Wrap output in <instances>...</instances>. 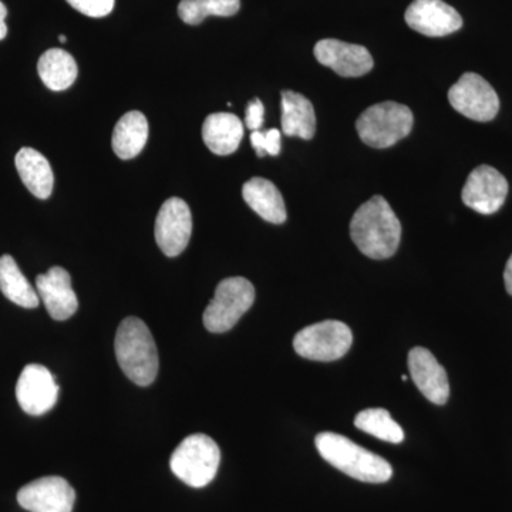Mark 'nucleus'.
<instances>
[{"label": "nucleus", "instance_id": "f257e3e1", "mask_svg": "<svg viewBox=\"0 0 512 512\" xmlns=\"http://www.w3.org/2000/svg\"><path fill=\"white\" fill-rule=\"evenodd\" d=\"M350 237L359 251L369 258L382 261L396 254L402 238V224L389 202L375 195L353 215Z\"/></svg>", "mask_w": 512, "mask_h": 512}, {"label": "nucleus", "instance_id": "f03ea898", "mask_svg": "<svg viewBox=\"0 0 512 512\" xmlns=\"http://www.w3.org/2000/svg\"><path fill=\"white\" fill-rule=\"evenodd\" d=\"M114 349L121 370L131 382L147 387L156 380L160 359L153 335L143 320L134 316L124 319L117 329Z\"/></svg>", "mask_w": 512, "mask_h": 512}, {"label": "nucleus", "instance_id": "7ed1b4c3", "mask_svg": "<svg viewBox=\"0 0 512 512\" xmlns=\"http://www.w3.org/2000/svg\"><path fill=\"white\" fill-rule=\"evenodd\" d=\"M320 456L342 473L363 483L382 484L393 476V468L384 458L366 448L357 446L340 434H318L315 440Z\"/></svg>", "mask_w": 512, "mask_h": 512}, {"label": "nucleus", "instance_id": "20e7f679", "mask_svg": "<svg viewBox=\"0 0 512 512\" xmlns=\"http://www.w3.org/2000/svg\"><path fill=\"white\" fill-rule=\"evenodd\" d=\"M412 110L404 104L383 101L360 114L356 130L360 140L373 148H389L413 130Z\"/></svg>", "mask_w": 512, "mask_h": 512}, {"label": "nucleus", "instance_id": "39448f33", "mask_svg": "<svg viewBox=\"0 0 512 512\" xmlns=\"http://www.w3.org/2000/svg\"><path fill=\"white\" fill-rule=\"evenodd\" d=\"M220 461V447L210 436L192 434L175 448L170 467L183 483L202 488L217 476Z\"/></svg>", "mask_w": 512, "mask_h": 512}, {"label": "nucleus", "instance_id": "423d86ee", "mask_svg": "<svg viewBox=\"0 0 512 512\" xmlns=\"http://www.w3.org/2000/svg\"><path fill=\"white\" fill-rule=\"evenodd\" d=\"M254 301L255 288L248 279L241 276L224 279L202 315L205 328L211 333L228 332L251 309Z\"/></svg>", "mask_w": 512, "mask_h": 512}, {"label": "nucleus", "instance_id": "0eeeda50", "mask_svg": "<svg viewBox=\"0 0 512 512\" xmlns=\"http://www.w3.org/2000/svg\"><path fill=\"white\" fill-rule=\"evenodd\" d=\"M352 330L339 320H325L302 329L293 339L299 356L315 362H333L352 348Z\"/></svg>", "mask_w": 512, "mask_h": 512}, {"label": "nucleus", "instance_id": "6e6552de", "mask_svg": "<svg viewBox=\"0 0 512 512\" xmlns=\"http://www.w3.org/2000/svg\"><path fill=\"white\" fill-rule=\"evenodd\" d=\"M448 101L458 113L480 123L494 120L500 110L493 86L476 73L463 74L448 90Z\"/></svg>", "mask_w": 512, "mask_h": 512}, {"label": "nucleus", "instance_id": "1a4fd4ad", "mask_svg": "<svg viewBox=\"0 0 512 512\" xmlns=\"http://www.w3.org/2000/svg\"><path fill=\"white\" fill-rule=\"evenodd\" d=\"M508 183L503 174L490 165H480L468 175L461 198L468 208L483 215H493L503 207Z\"/></svg>", "mask_w": 512, "mask_h": 512}, {"label": "nucleus", "instance_id": "9d476101", "mask_svg": "<svg viewBox=\"0 0 512 512\" xmlns=\"http://www.w3.org/2000/svg\"><path fill=\"white\" fill-rule=\"evenodd\" d=\"M192 234V215L187 202L170 198L158 211L156 241L165 255L174 258L183 254Z\"/></svg>", "mask_w": 512, "mask_h": 512}, {"label": "nucleus", "instance_id": "9b49d317", "mask_svg": "<svg viewBox=\"0 0 512 512\" xmlns=\"http://www.w3.org/2000/svg\"><path fill=\"white\" fill-rule=\"evenodd\" d=\"M59 386L45 366L28 365L20 373L16 384V399L23 412L42 416L56 406Z\"/></svg>", "mask_w": 512, "mask_h": 512}, {"label": "nucleus", "instance_id": "f8f14e48", "mask_svg": "<svg viewBox=\"0 0 512 512\" xmlns=\"http://www.w3.org/2000/svg\"><path fill=\"white\" fill-rule=\"evenodd\" d=\"M76 491L62 477H42L20 488L18 503L29 512H72Z\"/></svg>", "mask_w": 512, "mask_h": 512}, {"label": "nucleus", "instance_id": "ddd939ff", "mask_svg": "<svg viewBox=\"0 0 512 512\" xmlns=\"http://www.w3.org/2000/svg\"><path fill=\"white\" fill-rule=\"evenodd\" d=\"M404 18L410 28L429 37L451 35L463 26L460 13L443 0H414Z\"/></svg>", "mask_w": 512, "mask_h": 512}, {"label": "nucleus", "instance_id": "4468645a", "mask_svg": "<svg viewBox=\"0 0 512 512\" xmlns=\"http://www.w3.org/2000/svg\"><path fill=\"white\" fill-rule=\"evenodd\" d=\"M316 60L330 67L342 77L365 76L375 66L373 57L366 47L352 45L336 39H323L316 43Z\"/></svg>", "mask_w": 512, "mask_h": 512}, {"label": "nucleus", "instance_id": "2eb2a0df", "mask_svg": "<svg viewBox=\"0 0 512 512\" xmlns=\"http://www.w3.org/2000/svg\"><path fill=\"white\" fill-rule=\"evenodd\" d=\"M36 291L47 312L55 320L72 318L79 309L76 292L73 291L72 278L66 269L53 266L46 274L36 278Z\"/></svg>", "mask_w": 512, "mask_h": 512}, {"label": "nucleus", "instance_id": "dca6fc26", "mask_svg": "<svg viewBox=\"0 0 512 512\" xmlns=\"http://www.w3.org/2000/svg\"><path fill=\"white\" fill-rule=\"evenodd\" d=\"M409 369L414 384L426 399L439 406L447 403L450 397L447 373L430 350L424 348L410 350Z\"/></svg>", "mask_w": 512, "mask_h": 512}, {"label": "nucleus", "instance_id": "f3484780", "mask_svg": "<svg viewBox=\"0 0 512 512\" xmlns=\"http://www.w3.org/2000/svg\"><path fill=\"white\" fill-rule=\"evenodd\" d=\"M244 137V124L235 114L214 113L202 124V140L217 156H229L238 150Z\"/></svg>", "mask_w": 512, "mask_h": 512}, {"label": "nucleus", "instance_id": "a211bd4d", "mask_svg": "<svg viewBox=\"0 0 512 512\" xmlns=\"http://www.w3.org/2000/svg\"><path fill=\"white\" fill-rule=\"evenodd\" d=\"M242 197L262 220L271 224H284L288 217L281 192L265 178L255 177L247 181L242 187Z\"/></svg>", "mask_w": 512, "mask_h": 512}, {"label": "nucleus", "instance_id": "6ab92c4d", "mask_svg": "<svg viewBox=\"0 0 512 512\" xmlns=\"http://www.w3.org/2000/svg\"><path fill=\"white\" fill-rule=\"evenodd\" d=\"M15 164L23 184L36 198L47 200L52 195L55 175L43 154L33 148L23 147L16 154Z\"/></svg>", "mask_w": 512, "mask_h": 512}, {"label": "nucleus", "instance_id": "aec40b11", "mask_svg": "<svg viewBox=\"0 0 512 512\" xmlns=\"http://www.w3.org/2000/svg\"><path fill=\"white\" fill-rule=\"evenodd\" d=\"M282 131L288 137L312 140L316 133V114L313 104L301 93L282 92Z\"/></svg>", "mask_w": 512, "mask_h": 512}, {"label": "nucleus", "instance_id": "412c9836", "mask_svg": "<svg viewBox=\"0 0 512 512\" xmlns=\"http://www.w3.org/2000/svg\"><path fill=\"white\" fill-rule=\"evenodd\" d=\"M148 140V121L141 111L124 114L116 124L111 138L114 153L121 160L136 158Z\"/></svg>", "mask_w": 512, "mask_h": 512}, {"label": "nucleus", "instance_id": "4be33fe9", "mask_svg": "<svg viewBox=\"0 0 512 512\" xmlns=\"http://www.w3.org/2000/svg\"><path fill=\"white\" fill-rule=\"evenodd\" d=\"M37 72L47 89L63 92L76 82L79 67L74 57L63 49H50L40 56Z\"/></svg>", "mask_w": 512, "mask_h": 512}, {"label": "nucleus", "instance_id": "5701e85b", "mask_svg": "<svg viewBox=\"0 0 512 512\" xmlns=\"http://www.w3.org/2000/svg\"><path fill=\"white\" fill-rule=\"evenodd\" d=\"M0 292L10 302L33 309L39 306L40 298L37 291L30 285L26 276L20 271L15 259L10 255L0 256Z\"/></svg>", "mask_w": 512, "mask_h": 512}, {"label": "nucleus", "instance_id": "b1692460", "mask_svg": "<svg viewBox=\"0 0 512 512\" xmlns=\"http://www.w3.org/2000/svg\"><path fill=\"white\" fill-rule=\"evenodd\" d=\"M241 9V0H181L178 5V16L187 25H200L208 16L237 15Z\"/></svg>", "mask_w": 512, "mask_h": 512}, {"label": "nucleus", "instance_id": "393cba45", "mask_svg": "<svg viewBox=\"0 0 512 512\" xmlns=\"http://www.w3.org/2000/svg\"><path fill=\"white\" fill-rule=\"evenodd\" d=\"M355 426L370 436H375L376 439L387 441V443L399 444L404 440L402 427L384 409L363 410L357 414Z\"/></svg>", "mask_w": 512, "mask_h": 512}, {"label": "nucleus", "instance_id": "a878e982", "mask_svg": "<svg viewBox=\"0 0 512 512\" xmlns=\"http://www.w3.org/2000/svg\"><path fill=\"white\" fill-rule=\"evenodd\" d=\"M251 143L259 158L276 157L281 153V131L271 128L268 131H252Z\"/></svg>", "mask_w": 512, "mask_h": 512}, {"label": "nucleus", "instance_id": "bb28decb", "mask_svg": "<svg viewBox=\"0 0 512 512\" xmlns=\"http://www.w3.org/2000/svg\"><path fill=\"white\" fill-rule=\"evenodd\" d=\"M67 3L90 18H104L113 12L116 0H67Z\"/></svg>", "mask_w": 512, "mask_h": 512}, {"label": "nucleus", "instance_id": "cd10ccee", "mask_svg": "<svg viewBox=\"0 0 512 512\" xmlns=\"http://www.w3.org/2000/svg\"><path fill=\"white\" fill-rule=\"evenodd\" d=\"M265 107L262 101L254 99L249 101L245 113V126L251 131H259L264 126Z\"/></svg>", "mask_w": 512, "mask_h": 512}, {"label": "nucleus", "instance_id": "c85d7f7f", "mask_svg": "<svg viewBox=\"0 0 512 512\" xmlns=\"http://www.w3.org/2000/svg\"><path fill=\"white\" fill-rule=\"evenodd\" d=\"M6 16H8V9L0 2V40L8 36V26H6Z\"/></svg>", "mask_w": 512, "mask_h": 512}, {"label": "nucleus", "instance_id": "c756f323", "mask_svg": "<svg viewBox=\"0 0 512 512\" xmlns=\"http://www.w3.org/2000/svg\"><path fill=\"white\" fill-rule=\"evenodd\" d=\"M504 282L507 292L512 296V255L511 258L508 259L507 266H505Z\"/></svg>", "mask_w": 512, "mask_h": 512}, {"label": "nucleus", "instance_id": "7c9ffc66", "mask_svg": "<svg viewBox=\"0 0 512 512\" xmlns=\"http://www.w3.org/2000/svg\"><path fill=\"white\" fill-rule=\"evenodd\" d=\"M59 40H60V42H62V43L67 42V37H66V36H63V35H60V36H59Z\"/></svg>", "mask_w": 512, "mask_h": 512}]
</instances>
